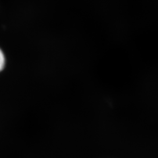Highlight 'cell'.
Returning <instances> with one entry per match:
<instances>
[{
  "label": "cell",
  "instance_id": "obj_1",
  "mask_svg": "<svg viewBox=\"0 0 158 158\" xmlns=\"http://www.w3.org/2000/svg\"><path fill=\"white\" fill-rule=\"evenodd\" d=\"M6 65V57L2 50L0 49V71H2Z\"/></svg>",
  "mask_w": 158,
  "mask_h": 158
}]
</instances>
